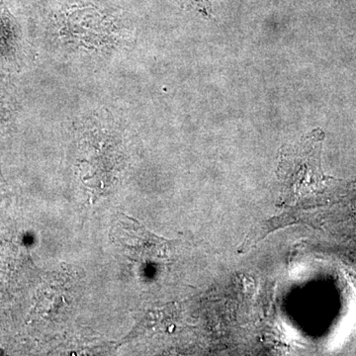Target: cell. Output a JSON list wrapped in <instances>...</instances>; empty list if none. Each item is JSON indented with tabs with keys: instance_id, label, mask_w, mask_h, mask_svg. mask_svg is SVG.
<instances>
[{
	"instance_id": "1",
	"label": "cell",
	"mask_w": 356,
	"mask_h": 356,
	"mask_svg": "<svg viewBox=\"0 0 356 356\" xmlns=\"http://www.w3.org/2000/svg\"><path fill=\"white\" fill-rule=\"evenodd\" d=\"M323 140L324 133L315 130L281 149L277 177L282 187L283 203L305 197L332 179L321 168Z\"/></svg>"
},
{
	"instance_id": "2",
	"label": "cell",
	"mask_w": 356,
	"mask_h": 356,
	"mask_svg": "<svg viewBox=\"0 0 356 356\" xmlns=\"http://www.w3.org/2000/svg\"><path fill=\"white\" fill-rule=\"evenodd\" d=\"M117 240L135 261L159 264L170 259L175 243L147 231L136 220L122 215L116 227Z\"/></svg>"
},
{
	"instance_id": "3",
	"label": "cell",
	"mask_w": 356,
	"mask_h": 356,
	"mask_svg": "<svg viewBox=\"0 0 356 356\" xmlns=\"http://www.w3.org/2000/svg\"><path fill=\"white\" fill-rule=\"evenodd\" d=\"M184 6L191 7L204 17L210 18L212 16V6L208 0H179Z\"/></svg>"
}]
</instances>
